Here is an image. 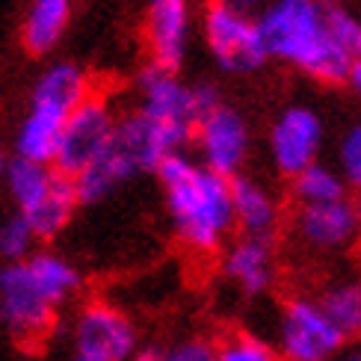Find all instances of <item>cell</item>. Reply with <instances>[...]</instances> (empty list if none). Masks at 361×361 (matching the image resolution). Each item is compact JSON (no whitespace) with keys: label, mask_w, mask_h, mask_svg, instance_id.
Returning <instances> with one entry per match:
<instances>
[{"label":"cell","mask_w":361,"mask_h":361,"mask_svg":"<svg viewBox=\"0 0 361 361\" xmlns=\"http://www.w3.org/2000/svg\"><path fill=\"white\" fill-rule=\"evenodd\" d=\"M154 175L163 187L175 237L195 255L219 252L237 228L231 178L210 172L184 152L166 157Z\"/></svg>","instance_id":"6da1fadb"},{"label":"cell","mask_w":361,"mask_h":361,"mask_svg":"<svg viewBox=\"0 0 361 361\" xmlns=\"http://www.w3.org/2000/svg\"><path fill=\"white\" fill-rule=\"evenodd\" d=\"M258 24L269 59L329 86L350 80L353 59L332 36L329 0H269Z\"/></svg>","instance_id":"7a4b0ae2"},{"label":"cell","mask_w":361,"mask_h":361,"mask_svg":"<svg viewBox=\"0 0 361 361\" xmlns=\"http://www.w3.org/2000/svg\"><path fill=\"white\" fill-rule=\"evenodd\" d=\"M80 273L54 252H33L27 261L0 269V323L18 341L51 332L56 311L78 293Z\"/></svg>","instance_id":"3957f363"},{"label":"cell","mask_w":361,"mask_h":361,"mask_svg":"<svg viewBox=\"0 0 361 361\" xmlns=\"http://www.w3.org/2000/svg\"><path fill=\"white\" fill-rule=\"evenodd\" d=\"M92 95L89 78L74 63H54L42 74L30 95V110L15 133V152L18 157L54 163L59 152V140L74 110Z\"/></svg>","instance_id":"277c9868"},{"label":"cell","mask_w":361,"mask_h":361,"mask_svg":"<svg viewBox=\"0 0 361 361\" xmlns=\"http://www.w3.org/2000/svg\"><path fill=\"white\" fill-rule=\"evenodd\" d=\"M202 36L214 63L228 74L258 71L269 59L258 18L231 9L222 0H207L202 12Z\"/></svg>","instance_id":"5b68a950"},{"label":"cell","mask_w":361,"mask_h":361,"mask_svg":"<svg viewBox=\"0 0 361 361\" xmlns=\"http://www.w3.org/2000/svg\"><path fill=\"white\" fill-rule=\"evenodd\" d=\"M343 332L326 314L320 299L296 296L284 302L276 326V350L284 361H329L341 355Z\"/></svg>","instance_id":"8992f818"},{"label":"cell","mask_w":361,"mask_h":361,"mask_svg":"<svg viewBox=\"0 0 361 361\" xmlns=\"http://www.w3.org/2000/svg\"><path fill=\"white\" fill-rule=\"evenodd\" d=\"M323 145H326V122L317 110L305 107V104L284 107L273 118L267 133L269 160H273L276 172L284 178H296L314 163H320Z\"/></svg>","instance_id":"52a82bcc"},{"label":"cell","mask_w":361,"mask_h":361,"mask_svg":"<svg viewBox=\"0 0 361 361\" xmlns=\"http://www.w3.org/2000/svg\"><path fill=\"white\" fill-rule=\"evenodd\" d=\"M116 128L118 118L110 104L98 95H89L68 118L63 140H59V152L54 157V169L68 178L83 175L110 148Z\"/></svg>","instance_id":"ba28073f"},{"label":"cell","mask_w":361,"mask_h":361,"mask_svg":"<svg viewBox=\"0 0 361 361\" xmlns=\"http://www.w3.org/2000/svg\"><path fill=\"white\" fill-rule=\"evenodd\" d=\"M192 142L202 166L222 178H237L252 154V133L246 118L225 104L199 118Z\"/></svg>","instance_id":"9c48e42d"},{"label":"cell","mask_w":361,"mask_h":361,"mask_svg":"<svg viewBox=\"0 0 361 361\" xmlns=\"http://www.w3.org/2000/svg\"><path fill=\"white\" fill-rule=\"evenodd\" d=\"M74 353L104 361H130L140 353L137 326L107 302H89L74 320Z\"/></svg>","instance_id":"30bf717a"},{"label":"cell","mask_w":361,"mask_h":361,"mask_svg":"<svg viewBox=\"0 0 361 361\" xmlns=\"http://www.w3.org/2000/svg\"><path fill=\"white\" fill-rule=\"evenodd\" d=\"M293 234L311 252L335 255L358 240L355 202L341 199L329 204H302L293 214Z\"/></svg>","instance_id":"8fae6325"},{"label":"cell","mask_w":361,"mask_h":361,"mask_svg":"<svg viewBox=\"0 0 361 361\" xmlns=\"http://www.w3.org/2000/svg\"><path fill=\"white\" fill-rule=\"evenodd\" d=\"M140 104L137 110L154 122L195 128L199 107H195V89L178 78V71H166L160 66H148L137 80Z\"/></svg>","instance_id":"7c38bea8"},{"label":"cell","mask_w":361,"mask_h":361,"mask_svg":"<svg viewBox=\"0 0 361 361\" xmlns=\"http://www.w3.org/2000/svg\"><path fill=\"white\" fill-rule=\"evenodd\" d=\"M192 30L190 0H148L145 9V42L152 51V66L178 71L184 66Z\"/></svg>","instance_id":"4fadbf2b"},{"label":"cell","mask_w":361,"mask_h":361,"mask_svg":"<svg viewBox=\"0 0 361 361\" xmlns=\"http://www.w3.org/2000/svg\"><path fill=\"white\" fill-rule=\"evenodd\" d=\"M222 276L243 296H264L276 281L273 240L240 234L222 255Z\"/></svg>","instance_id":"5bb4252c"},{"label":"cell","mask_w":361,"mask_h":361,"mask_svg":"<svg viewBox=\"0 0 361 361\" xmlns=\"http://www.w3.org/2000/svg\"><path fill=\"white\" fill-rule=\"evenodd\" d=\"M231 199H234V219H237L240 234L273 240L281 222V207L273 190L261 184L258 178L237 175L231 178Z\"/></svg>","instance_id":"9a60e30c"},{"label":"cell","mask_w":361,"mask_h":361,"mask_svg":"<svg viewBox=\"0 0 361 361\" xmlns=\"http://www.w3.org/2000/svg\"><path fill=\"white\" fill-rule=\"evenodd\" d=\"M71 18V0H30L24 15L21 42L30 54H48L63 39Z\"/></svg>","instance_id":"2e32d148"},{"label":"cell","mask_w":361,"mask_h":361,"mask_svg":"<svg viewBox=\"0 0 361 361\" xmlns=\"http://www.w3.org/2000/svg\"><path fill=\"white\" fill-rule=\"evenodd\" d=\"M78 204H80V195H78V184H74V178L59 172L56 180H54V187H51V192L44 195L36 207H30L24 216L36 228L39 240H54L71 222Z\"/></svg>","instance_id":"e0dca14e"},{"label":"cell","mask_w":361,"mask_h":361,"mask_svg":"<svg viewBox=\"0 0 361 361\" xmlns=\"http://www.w3.org/2000/svg\"><path fill=\"white\" fill-rule=\"evenodd\" d=\"M56 175L59 172L54 169V163H39L15 154V160H9L6 166V192L15 202V207L27 214L30 207H36L51 192Z\"/></svg>","instance_id":"ac0fdd59"},{"label":"cell","mask_w":361,"mask_h":361,"mask_svg":"<svg viewBox=\"0 0 361 361\" xmlns=\"http://www.w3.org/2000/svg\"><path fill=\"white\" fill-rule=\"evenodd\" d=\"M290 195H293L296 207L329 204V202L350 199V184L343 180L338 166L320 160V163H314V166H308L305 172H299L296 178H290Z\"/></svg>","instance_id":"d6986e66"},{"label":"cell","mask_w":361,"mask_h":361,"mask_svg":"<svg viewBox=\"0 0 361 361\" xmlns=\"http://www.w3.org/2000/svg\"><path fill=\"white\" fill-rule=\"evenodd\" d=\"M320 305L347 341L361 338V276H343L320 293Z\"/></svg>","instance_id":"ffe728a7"},{"label":"cell","mask_w":361,"mask_h":361,"mask_svg":"<svg viewBox=\"0 0 361 361\" xmlns=\"http://www.w3.org/2000/svg\"><path fill=\"white\" fill-rule=\"evenodd\" d=\"M36 228L30 225V219L15 210L12 216H6L0 222V258L6 264H18V261H27L33 255V246H36Z\"/></svg>","instance_id":"44dd1931"},{"label":"cell","mask_w":361,"mask_h":361,"mask_svg":"<svg viewBox=\"0 0 361 361\" xmlns=\"http://www.w3.org/2000/svg\"><path fill=\"white\" fill-rule=\"evenodd\" d=\"M216 361H281V355L273 343L246 332H237L216 347Z\"/></svg>","instance_id":"7402d4cb"},{"label":"cell","mask_w":361,"mask_h":361,"mask_svg":"<svg viewBox=\"0 0 361 361\" xmlns=\"http://www.w3.org/2000/svg\"><path fill=\"white\" fill-rule=\"evenodd\" d=\"M335 166L350 184V190L361 192V122H353L341 133L335 148Z\"/></svg>","instance_id":"603a6c76"},{"label":"cell","mask_w":361,"mask_h":361,"mask_svg":"<svg viewBox=\"0 0 361 361\" xmlns=\"http://www.w3.org/2000/svg\"><path fill=\"white\" fill-rule=\"evenodd\" d=\"M329 24H332V36L343 48V54H350L353 63L361 59V15L329 0Z\"/></svg>","instance_id":"cb8c5ba5"},{"label":"cell","mask_w":361,"mask_h":361,"mask_svg":"<svg viewBox=\"0 0 361 361\" xmlns=\"http://www.w3.org/2000/svg\"><path fill=\"white\" fill-rule=\"evenodd\" d=\"M160 361H216V347L210 341L190 338L169 350H160Z\"/></svg>","instance_id":"d4e9b609"},{"label":"cell","mask_w":361,"mask_h":361,"mask_svg":"<svg viewBox=\"0 0 361 361\" xmlns=\"http://www.w3.org/2000/svg\"><path fill=\"white\" fill-rule=\"evenodd\" d=\"M222 4H228L231 9L243 12V15H252V18H258V15L267 9L269 0H222Z\"/></svg>","instance_id":"484cf974"},{"label":"cell","mask_w":361,"mask_h":361,"mask_svg":"<svg viewBox=\"0 0 361 361\" xmlns=\"http://www.w3.org/2000/svg\"><path fill=\"white\" fill-rule=\"evenodd\" d=\"M347 86L353 89V92L361 98V59H355L353 63V68H350V80H347Z\"/></svg>","instance_id":"4316f807"},{"label":"cell","mask_w":361,"mask_h":361,"mask_svg":"<svg viewBox=\"0 0 361 361\" xmlns=\"http://www.w3.org/2000/svg\"><path fill=\"white\" fill-rule=\"evenodd\" d=\"M341 361H361V343H355V347H350V350H343Z\"/></svg>","instance_id":"83f0119b"},{"label":"cell","mask_w":361,"mask_h":361,"mask_svg":"<svg viewBox=\"0 0 361 361\" xmlns=\"http://www.w3.org/2000/svg\"><path fill=\"white\" fill-rule=\"evenodd\" d=\"M6 166H9V160L0 154V187H6Z\"/></svg>","instance_id":"f1b7e54d"},{"label":"cell","mask_w":361,"mask_h":361,"mask_svg":"<svg viewBox=\"0 0 361 361\" xmlns=\"http://www.w3.org/2000/svg\"><path fill=\"white\" fill-rule=\"evenodd\" d=\"M353 202H355V219H358V240H361V192L355 195Z\"/></svg>","instance_id":"f546056e"},{"label":"cell","mask_w":361,"mask_h":361,"mask_svg":"<svg viewBox=\"0 0 361 361\" xmlns=\"http://www.w3.org/2000/svg\"><path fill=\"white\" fill-rule=\"evenodd\" d=\"M71 361H104V358H92V355H80V353H74Z\"/></svg>","instance_id":"4dcf8cb0"}]
</instances>
